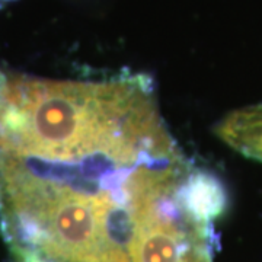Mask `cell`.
<instances>
[{"mask_svg": "<svg viewBox=\"0 0 262 262\" xmlns=\"http://www.w3.org/2000/svg\"><path fill=\"white\" fill-rule=\"evenodd\" d=\"M185 203L196 220L210 225L223 214L227 198L219 179L204 170H192L185 188Z\"/></svg>", "mask_w": 262, "mask_h": 262, "instance_id": "2", "label": "cell"}, {"mask_svg": "<svg viewBox=\"0 0 262 262\" xmlns=\"http://www.w3.org/2000/svg\"><path fill=\"white\" fill-rule=\"evenodd\" d=\"M214 131L239 153L262 162V103L229 114Z\"/></svg>", "mask_w": 262, "mask_h": 262, "instance_id": "1", "label": "cell"}, {"mask_svg": "<svg viewBox=\"0 0 262 262\" xmlns=\"http://www.w3.org/2000/svg\"><path fill=\"white\" fill-rule=\"evenodd\" d=\"M15 253V258L16 262H50L41 256H38L35 253L31 252H13Z\"/></svg>", "mask_w": 262, "mask_h": 262, "instance_id": "3", "label": "cell"}]
</instances>
